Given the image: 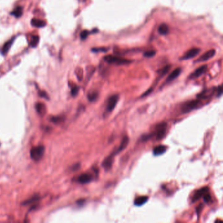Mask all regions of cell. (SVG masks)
Returning <instances> with one entry per match:
<instances>
[{"label":"cell","instance_id":"26","mask_svg":"<svg viewBox=\"0 0 223 223\" xmlns=\"http://www.w3.org/2000/svg\"><path fill=\"white\" fill-rule=\"evenodd\" d=\"M90 34V31H89L88 30H84L82 32H81L80 34V37L81 39L82 40H85L86 39L87 37L89 36V35Z\"/></svg>","mask_w":223,"mask_h":223},{"label":"cell","instance_id":"12","mask_svg":"<svg viewBox=\"0 0 223 223\" xmlns=\"http://www.w3.org/2000/svg\"><path fill=\"white\" fill-rule=\"evenodd\" d=\"M208 190H209L208 187H206L198 190L194 195L193 198H192V202H196V201L200 200L202 196H204V195L205 194L208 192Z\"/></svg>","mask_w":223,"mask_h":223},{"label":"cell","instance_id":"21","mask_svg":"<svg viewBox=\"0 0 223 223\" xmlns=\"http://www.w3.org/2000/svg\"><path fill=\"white\" fill-rule=\"evenodd\" d=\"M39 41V37L37 35H34L31 37V39L30 41V46L33 48H35L37 46L38 43Z\"/></svg>","mask_w":223,"mask_h":223},{"label":"cell","instance_id":"5","mask_svg":"<svg viewBox=\"0 0 223 223\" xmlns=\"http://www.w3.org/2000/svg\"><path fill=\"white\" fill-rule=\"evenodd\" d=\"M118 100V96L117 94L113 95L109 98L108 99L107 105H106V111L108 113H111L112 111L114 110V109L116 107L117 102Z\"/></svg>","mask_w":223,"mask_h":223},{"label":"cell","instance_id":"32","mask_svg":"<svg viewBox=\"0 0 223 223\" xmlns=\"http://www.w3.org/2000/svg\"><path fill=\"white\" fill-rule=\"evenodd\" d=\"M39 95H40L41 96L43 97H45V98L48 99V96H47V94L45 93V92H39Z\"/></svg>","mask_w":223,"mask_h":223},{"label":"cell","instance_id":"16","mask_svg":"<svg viewBox=\"0 0 223 223\" xmlns=\"http://www.w3.org/2000/svg\"><path fill=\"white\" fill-rule=\"evenodd\" d=\"M31 24L34 27H37V28H43V27H45L46 26L47 24L44 20L34 19L31 21Z\"/></svg>","mask_w":223,"mask_h":223},{"label":"cell","instance_id":"2","mask_svg":"<svg viewBox=\"0 0 223 223\" xmlns=\"http://www.w3.org/2000/svg\"><path fill=\"white\" fill-rule=\"evenodd\" d=\"M103 60L107 63L110 64H117V65H125L128 64L132 61L128 60L126 59H123L120 57H117L112 55H107L103 57Z\"/></svg>","mask_w":223,"mask_h":223},{"label":"cell","instance_id":"8","mask_svg":"<svg viewBox=\"0 0 223 223\" xmlns=\"http://www.w3.org/2000/svg\"><path fill=\"white\" fill-rule=\"evenodd\" d=\"M207 69H208V66H207L206 65H204V66H202L198 68L197 69H196L191 75H190L189 78L194 79L200 77L201 75H202L206 72Z\"/></svg>","mask_w":223,"mask_h":223},{"label":"cell","instance_id":"1","mask_svg":"<svg viewBox=\"0 0 223 223\" xmlns=\"http://www.w3.org/2000/svg\"><path fill=\"white\" fill-rule=\"evenodd\" d=\"M201 103H202V101H201L200 99L187 101L181 107V111L183 113H189L197 109L200 105Z\"/></svg>","mask_w":223,"mask_h":223},{"label":"cell","instance_id":"20","mask_svg":"<svg viewBox=\"0 0 223 223\" xmlns=\"http://www.w3.org/2000/svg\"><path fill=\"white\" fill-rule=\"evenodd\" d=\"M35 109L37 113L40 114V115H44L46 111V107L44 104L41 103H38L35 105Z\"/></svg>","mask_w":223,"mask_h":223},{"label":"cell","instance_id":"13","mask_svg":"<svg viewBox=\"0 0 223 223\" xmlns=\"http://www.w3.org/2000/svg\"><path fill=\"white\" fill-rule=\"evenodd\" d=\"M181 72V68H177L175 70H173V72L170 74V75L168 76L167 79H166V83H170L172 81L175 80L176 78H177L179 75H180Z\"/></svg>","mask_w":223,"mask_h":223},{"label":"cell","instance_id":"19","mask_svg":"<svg viewBox=\"0 0 223 223\" xmlns=\"http://www.w3.org/2000/svg\"><path fill=\"white\" fill-rule=\"evenodd\" d=\"M159 33L161 35H166L169 32V28H168V26L166 24H162L159 27Z\"/></svg>","mask_w":223,"mask_h":223},{"label":"cell","instance_id":"18","mask_svg":"<svg viewBox=\"0 0 223 223\" xmlns=\"http://www.w3.org/2000/svg\"><path fill=\"white\" fill-rule=\"evenodd\" d=\"M23 14V9L20 6L17 7L11 13H10V14H12L15 18L17 19L21 17Z\"/></svg>","mask_w":223,"mask_h":223},{"label":"cell","instance_id":"4","mask_svg":"<svg viewBox=\"0 0 223 223\" xmlns=\"http://www.w3.org/2000/svg\"><path fill=\"white\" fill-rule=\"evenodd\" d=\"M167 131V123L161 122L157 125L155 128L156 139L157 141L162 140L164 138Z\"/></svg>","mask_w":223,"mask_h":223},{"label":"cell","instance_id":"9","mask_svg":"<svg viewBox=\"0 0 223 223\" xmlns=\"http://www.w3.org/2000/svg\"><path fill=\"white\" fill-rule=\"evenodd\" d=\"M92 179H93V177L91 174L85 173L79 176L77 181L81 184H87L90 183Z\"/></svg>","mask_w":223,"mask_h":223},{"label":"cell","instance_id":"29","mask_svg":"<svg viewBox=\"0 0 223 223\" xmlns=\"http://www.w3.org/2000/svg\"><path fill=\"white\" fill-rule=\"evenodd\" d=\"M92 51H93L94 52H107V49L105 48H93V49H92Z\"/></svg>","mask_w":223,"mask_h":223},{"label":"cell","instance_id":"6","mask_svg":"<svg viewBox=\"0 0 223 223\" xmlns=\"http://www.w3.org/2000/svg\"><path fill=\"white\" fill-rule=\"evenodd\" d=\"M200 51L201 50L198 48H191V49L189 50L184 54V55L181 58V60H189L190 58H192L196 56H197L200 53Z\"/></svg>","mask_w":223,"mask_h":223},{"label":"cell","instance_id":"11","mask_svg":"<svg viewBox=\"0 0 223 223\" xmlns=\"http://www.w3.org/2000/svg\"><path fill=\"white\" fill-rule=\"evenodd\" d=\"M114 157H115V156L111 154L109 156H108L107 157H106L105 159V160L103 161L101 166L106 171L109 170L111 168L113 162Z\"/></svg>","mask_w":223,"mask_h":223},{"label":"cell","instance_id":"25","mask_svg":"<svg viewBox=\"0 0 223 223\" xmlns=\"http://www.w3.org/2000/svg\"><path fill=\"white\" fill-rule=\"evenodd\" d=\"M39 196H33L31 198H30V200L26 201V202H24L23 203V205H28V204H31V203H34V202H36V201H37L38 200H39Z\"/></svg>","mask_w":223,"mask_h":223},{"label":"cell","instance_id":"15","mask_svg":"<svg viewBox=\"0 0 223 223\" xmlns=\"http://www.w3.org/2000/svg\"><path fill=\"white\" fill-rule=\"evenodd\" d=\"M166 147L164 145H158L153 149V155L155 156L162 155L166 153Z\"/></svg>","mask_w":223,"mask_h":223},{"label":"cell","instance_id":"22","mask_svg":"<svg viewBox=\"0 0 223 223\" xmlns=\"http://www.w3.org/2000/svg\"><path fill=\"white\" fill-rule=\"evenodd\" d=\"M97 96H98V94H97V93L96 92H91V93H89L88 94V99L90 101H92L93 102L94 101L96 100L97 97Z\"/></svg>","mask_w":223,"mask_h":223},{"label":"cell","instance_id":"30","mask_svg":"<svg viewBox=\"0 0 223 223\" xmlns=\"http://www.w3.org/2000/svg\"><path fill=\"white\" fill-rule=\"evenodd\" d=\"M79 92V87L78 86H75L72 89V94L73 96H75L78 94Z\"/></svg>","mask_w":223,"mask_h":223},{"label":"cell","instance_id":"7","mask_svg":"<svg viewBox=\"0 0 223 223\" xmlns=\"http://www.w3.org/2000/svg\"><path fill=\"white\" fill-rule=\"evenodd\" d=\"M215 54V50L214 49H211L209 50L208 51H207L206 52H205L202 56H201L196 62H205L207 60H209V59H211V58H213Z\"/></svg>","mask_w":223,"mask_h":223},{"label":"cell","instance_id":"14","mask_svg":"<svg viewBox=\"0 0 223 223\" xmlns=\"http://www.w3.org/2000/svg\"><path fill=\"white\" fill-rule=\"evenodd\" d=\"M14 39H15V37H13V38H12V39H10L9 41H7L5 43L2 48V54H3V55H5V54L8 52V51L10 49V48L11 47L12 45L13 44V42H14Z\"/></svg>","mask_w":223,"mask_h":223},{"label":"cell","instance_id":"10","mask_svg":"<svg viewBox=\"0 0 223 223\" xmlns=\"http://www.w3.org/2000/svg\"><path fill=\"white\" fill-rule=\"evenodd\" d=\"M128 143H129V138L128 136H125L122 138V141L121 143L120 144V145H119L118 148L113 152V153H112V154L115 156L116 155H117L118 153H120L121 151H122L124 149H126V147L128 146Z\"/></svg>","mask_w":223,"mask_h":223},{"label":"cell","instance_id":"31","mask_svg":"<svg viewBox=\"0 0 223 223\" xmlns=\"http://www.w3.org/2000/svg\"><path fill=\"white\" fill-rule=\"evenodd\" d=\"M222 86H219L218 87V89H217V96H218V97L221 96L222 95Z\"/></svg>","mask_w":223,"mask_h":223},{"label":"cell","instance_id":"17","mask_svg":"<svg viewBox=\"0 0 223 223\" xmlns=\"http://www.w3.org/2000/svg\"><path fill=\"white\" fill-rule=\"evenodd\" d=\"M148 200V196H139L135 199L134 204L136 206H141L147 202Z\"/></svg>","mask_w":223,"mask_h":223},{"label":"cell","instance_id":"28","mask_svg":"<svg viewBox=\"0 0 223 223\" xmlns=\"http://www.w3.org/2000/svg\"><path fill=\"white\" fill-rule=\"evenodd\" d=\"M63 120V118L60 117H52L51 118V121L54 122V123H60Z\"/></svg>","mask_w":223,"mask_h":223},{"label":"cell","instance_id":"24","mask_svg":"<svg viewBox=\"0 0 223 223\" xmlns=\"http://www.w3.org/2000/svg\"><path fill=\"white\" fill-rule=\"evenodd\" d=\"M155 54H156V51L152 50V51H148L145 52L143 54V56L147 58H152V57H153Z\"/></svg>","mask_w":223,"mask_h":223},{"label":"cell","instance_id":"23","mask_svg":"<svg viewBox=\"0 0 223 223\" xmlns=\"http://www.w3.org/2000/svg\"><path fill=\"white\" fill-rule=\"evenodd\" d=\"M171 67V66H170V65H168V66H166V67H164V68L160 70V77H163V76H164V75H166V74L168 72V71L170 70V69Z\"/></svg>","mask_w":223,"mask_h":223},{"label":"cell","instance_id":"27","mask_svg":"<svg viewBox=\"0 0 223 223\" xmlns=\"http://www.w3.org/2000/svg\"><path fill=\"white\" fill-rule=\"evenodd\" d=\"M204 201H205V202H206V203H209V202H210V201L211 200V195L208 193V192H207L206 194H205L204 195Z\"/></svg>","mask_w":223,"mask_h":223},{"label":"cell","instance_id":"3","mask_svg":"<svg viewBox=\"0 0 223 223\" xmlns=\"http://www.w3.org/2000/svg\"><path fill=\"white\" fill-rule=\"evenodd\" d=\"M45 153V147L42 145L37 146L32 148L30 151V156L31 159L35 161H38L42 159Z\"/></svg>","mask_w":223,"mask_h":223}]
</instances>
